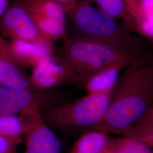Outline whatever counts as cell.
<instances>
[{"label":"cell","mask_w":153,"mask_h":153,"mask_svg":"<svg viewBox=\"0 0 153 153\" xmlns=\"http://www.w3.org/2000/svg\"><path fill=\"white\" fill-rule=\"evenodd\" d=\"M16 144L0 136V153H16Z\"/></svg>","instance_id":"obj_20"},{"label":"cell","mask_w":153,"mask_h":153,"mask_svg":"<svg viewBox=\"0 0 153 153\" xmlns=\"http://www.w3.org/2000/svg\"><path fill=\"white\" fill-rule=\"evenodd\" d=\"M0 136L18 145L23 140L21 119L16 115H0Z\"/></svg>","instance_id":"obj_15"},{"label":"cell","mask_w":153,"mask_h":153,"mask_svg":"<svg viewBox=\"0 0 153 153\" xmlns=\"http://www.w3.org/2000/svg\"><path fill=\"white\" fill-rule=\"evenodd\" d=\"M7 44L13 58L25 68L33 67L44 59L53 56L55 50L53 42L45 39L35 42L11 40Z\"/></svg>","instance_id":"obj_9"},{"label":"cell","mask_w":153,"mask_h":153,"mask_svg":"<svg viewBox=\"0 0 153 153\" xmlns=\"http://www.w3.org/2000/svg\"><path fill=\"white\" fill-rule=\"evenodd\" d=\"M59 4L64 9L66 15H69L73 11L77 6L84 1L87 0H51ZM91 2V0H88Z\"/></svg>","instance_id":"obj_18"},{"label":"cell","mask_w":153,"mask_h":153,"mask_svg":"<svg viewBox=\"0 0 153 153\" xmlns=\"http://www.w3.org/2000/svg\"><path fill=\"white\" fill-rule=\"evenodd\" d=\"M153 103V53L126 68L102 120L94 130L123 136Z\"/></svg>","instance_id":"obj_1"},{"label":"cell","mask_w":153,"mask_h":153,"mask_svg":"<svg viewBox=\"0 0 153 153\" xmlns=\"http://www.w3.org/2000/svg\"><path fill=\"white\" fill-rule=\"evenodd\" d=\"M98 6L99 9L104 11L115 19H121L125 24V27L129 30L132 28L134 22L127 11L124 0H91Z\"/></svg>","instance_id":"obj_14"},{"label":"cell","mask_w":153,"mask_h":153,"mask_svg":"<svg viewBox=\"0 0 153 153\" xmlns=\"http://www.w3.org/2000/svg\"><path fill=\"white\" fill-rule=\"evenodd\" d=\"M25 148L23 153H60L62 143L45 123L40 109H33L19 116Z\"/></svg>","instance_id":"obj_5"},{"label":"cell","mask_w":153,"mask_h":153,"mask_svg":"<svg viewBox=\"0 0 153 153\" xmlns=\"http://www.w3.org/2000/svg\"><path fill=\"white\" fill-rule=\"evenodd\" d=\"M122 65L112 66L90 76L83 84L88 94L109 93L115 89L119 78Z\"/></svg>","instance_id":"obj_11"},{"label":"cell","mask_w":153,"mask_h":153,"mask_svg":"<svg viewBox=\"0 0 153 153\" xmlns=\"http://www.w3.org/2000/svg\"><path fill=\"white\" fill-rule=\"evenodd\" d=\"M122 137L130 138L153 148V127L134 124L126 131Z\"/></svg>","instance_id":"obj_17"},{"label":"cell","mask_w":153,"mask_h":153,"mask_svg":"<svg viewBox=\"0 0 153 153\" xmlns=\"http://www.w3.org/2000/svg\"><path fill=\"white\" fill-rule=\"evenodd\" d=\"M12 0H0V18L5 12Z\"/></svg>","instance_id":"obj_21"},{"label":"cell","mask_w":153,"mask_h":153,"mask_svg":"<svg viewBox=\"0 0 153 153\" xmlns=\"http://www.w3.org/2000/svg\"><path fill=\"white\" fill-rule=\"evenodd\" d=\"M59 56L71 83H83L95 73L112 66H126L153 54L149 41L131 45L107 44L68 36Z\"/></svg>","instance_id":"obj_2"},{"label":"cell","mask_w":153,"mask_h":153,"mask_svg":"<svg viewBox=\"0 0 153 153\" xmlns=\"http://www.w3.org/2000/svg\"><path fill=\"white\" fill-rule=\"evenodd\" d=\"M102 153H112V145H111V147L108 150H106V151H105L104 152Z\"/></svg>","instance_id":"obj_23"},{"label":"cell","mask_w":153,"mask_h":153,"mask_svg":"<svg viewBox=\"0 0 153 153\" xmlns=\"http://www.w3.org/2000/svg\"><path fill=\"white\" fill-rule=\"evenodd\" d=\"M38 96V92L27 89L0 87V115H16L40 109Z\"/></svg>","instance_id":"obj_10"},{"label":"cell","mask_w":153,"mask_h":153,"mask_svg":"<svg viewBox=\"0 0 153 153\" xmlns=\"http://www.w3.org/2000/svg\"><path fill=\"white\" fill-rule=\"evenodd\" d=\"M0 33L11 40L29 42L44 39L23 0L11 1L5 12L0 18Z\"/></svg>","instance_id":"obj_6"},{"label":"cell","mask_w":153,"mask_h":153,"mask_svg":"<svg viewBox=\"0 0 153 153\" xmlns=\"http://www.w3.org/2000/svg\"><path fill=\"white\" fill-rule=\"evenodd\" d=\"M30 79L37 90H46L71 83V78L59 56H52L33 67Z\"/></svg>","instance_id":"obj_7"},{"label":"cell","mask_w":153,"mask_h":153,"mask_svg":"<svg viewBox=\"0 0 153 153\" xmlns=\"http://www.w3.org/2000/svg\"><path fill=\"white\" fill-rule=\"evenodd\" d=\"M33 18H42L58 20L67 23V15L64 9L51 0H23Z\"/></svg>","instance_id":"obj_13"},{"label":"cell","mask_w":153,"mask_h":153,"mask_svg":"<svg viewBox=\"0 0 153 153\" xmlns=\"http://www.w3.org/2000/svg\"><path fill=\"white\" fill-rule=\"evenodd\" d=\"M112 153H153L152 148L128 137L114 138Z\"/></svg>","instance_id":"obj_16"},{"label":"cell","mask_w":153,"mask_h":153,"mask_svg":"<svg viewBox=\"0 0 153 153\" xmlns=\"http://www.w3.org/2000/svg\"><path fill=\"white\" fill-rule=\"evenodd\" d=\"M25 69L13 58L8 44L5 42L0 52V87L38 92L33 86Z\"/></svg>","instance_id":"obj_8"},{"label":"cell","mask_w":153,"mask_h":153,"mask_svg":"<svg viewBox=\"0 0 153 153\" xmlns=\"http://www.w3.org/2000/svg\"><path fill=\"white\" fill-rule=\"evenodd\" d=\"M114 90L103 94H88L71 103L43 114L45 123L54 131L76 136L94 130L104 117Z\"/></svg>","instance_id":"obj_4"},{"label":"cell","mask_w":153,"mask_h":153,"mask_svg":"<svg viewBox=\"0 0 153 153\" xmlns=\"http://www.w3.org/2000/svg\"><path fill=\"white\" fill-rule=\"evenodd\" d=\"M135 124L153 127V103Z\"/></svg>","instance_id":"obj_19"},{"label":"cell","mask_w":153,"mask_h":153,"mask_svg":"<svg viewBox=\"0 0 153 153\" xmlns=\"http://www.w3.org/2000/svg\"><path fill=\"white\" fill-rule=\"evenodd\" d=\"M5 42V41L1 37H0V52H1L2 47V45H3V44H4Z\"/></svg>","instance_id":"obj_22"},{"label":"cell","mask_w":153,"mask_h":153,"mask_svg":"<svg viewBox=\"0 0 153 153\" xmlns=\"http://www.w3.org/2000/svg\"><path fill=\"white\" fill-rule=\"evenodd\" d=\"M113 138L100 131L92 130L81 134L70 153H102L108 150Z\"/></svg>","instance_id":"obj_12"},{"label":"cell","mask_w":153,"mask_h":153,"mask_svg":"<svg viewBox=\"0 0 153 153\" xmlns=\"http://www.w3.org/2000/svg\"><path fill=\"white\" fill-rule=\"evenodd\" d=\"M89 1H84L67 16L69 36L107 44L131 45L145 43L144 39L131 34Z\"/></svg>","instance_id":"obj_3"}]
</instances>
